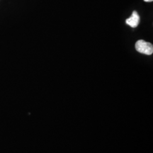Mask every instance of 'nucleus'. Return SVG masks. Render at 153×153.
<instances>
[{
    "label": "nucleus",
    "instance_id": "1",
    "mask_svg": "<svg viewBox=\"0 0 153 153\" xmlns=\"http://www.w3.org/2000/svg\"><path fill=\"white\" fill-rule=\"evenodd\" d=\"M135 49L137 52L147 55H152L153 53V46L152 44L143 40H139L136 42Z\"/></svg>",
    "mask_w": 153,
    "mask_h": 153
},
{
    "label": "nucleus",
    "instance_id": "3",
    "mask_svg": "<svg viewBox=\"0 0 153 153\" xmlns=\"http://www.w3.org/2000/svg\"><path fill=\"white\" fill-rule=\"evenodd\" d=\"M145 1H147V2H150V1H152L153 0H144Z\"/></svg>",
    "mask_w": 153,
    "mask_h": 153
},
{
    "label": "nucleus",
    "instance_id": "2",
    "mask_svg": "<svg viewBox=\"0 0 153 153\" xmlns=\"http://www.w3.org/2000/svg\"><path fill=\"white\" fill-rule=\"evenodd\" d=\"M126 24L132 28L137 27L140 23V16L137 13V11H134L131 15V16L128 19H126Z\"/></svg>",
    "mask_w": 153,
    "mask_h": 153
}]
</instances>
